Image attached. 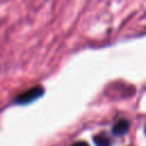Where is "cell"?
<instances>
[{"mask_svg": "<svg viewBox=\"0 0 146 146\" xmlns=\"http://www.w3.org/2000/svg\"><path fill=\"white\" fill-rule=\"evenodd\" d=\"M145 135H146V128H145Z\"/></svg>", "mask_w": 146, "mask_h": 146, "instance_id": "5", "label": "cell"}, {"mask_svg": "<svg viewBox=\"0 0 146 146\" xmlns=\"http://www.w3.org/2000/svg\"><path fill=\"white\" fill-rule=\"evenodd\" d=\"M72 146H89V145L84 141H78V143H74Z\"/></svg>", "mask_w": 146, "mask_h": 146, "instance_id": "4", "label": "cell"}, {"mask_svg": "<svg viewBox=\"0 0 146 146\" xmlns=\"http://www.w3.org/2000/svg\"><path fill=\"white\" fill-rule=\"evenodd\" d=\"M129 128H130V123L128 120H125V119L119 120L113 127V133L116 136H122L129 130Z\"/></svg>", "mask_w": 146, "mask_h": 146, "instance_id": "2", "label": "cell"}, {"mask_svg": "<svg viewBox=\"0 0 146 146\" xmlns=\"http://www.w3.org/2000/svg\"><path fill=\"white\" fill-rule=\"evenodd\" d=\"M43 94H44V89L41 86H35V87L30 88V89L25 90L24 92L19 94L16 97L15 103L16 104H19V105H26V104H30V103L36 100Z\"/></svg>", "mask_w": 146, "mask_h": 146, "instance_id": "1", "label": "cell"}, {"mask_svg": "<svg viewBox=\"0 0 146 146\" xmlns=\"http://www.w3.org/2000/svg\"><path fill=\"white\" fill-rule=\"evenodd\" d=\"M94 143L96 146H111V139L105 133H98L94 137Z\"/></svg>", "mask_w": 146, "mask_h": 146, "instance_id": "3", "label": "cell"}]
</instances>
